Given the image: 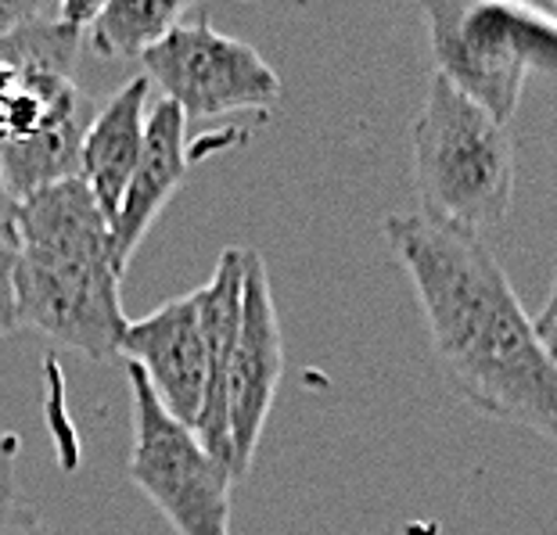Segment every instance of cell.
Segmentation results:
<instances>
[{
    "mask_svg": "<svg viewBox=\"0 0 557 535\" xmlns=\"http://www.w3.org/2000/svg\"><path fill=\"white\" fill-rule=\"evenodd\" d=\"M385 241L413 284L446 385L485 418L557 443V366L490 245L424 212L388 216Z\"/></svg>",
    "mask_w": 557,
    "mask_h": 535,
    "instance_id": "obj_1",
    "label": "cell"
},
{
    "mask_svg": "<svg viewBox=\"0 0 557 535\" xmlns=\"http://www.w3.org/2000/svg\"><path fill=\"white\" fill-rule=\"evenodd\" d=\"M18 324L87 360L120 356L129 316L112 263V227L83 181L51 184L15 206Z\"/></svg>",
    "mask_w": 557,
    "mask_h": 535,
    "instance_id": "obj_2",
    "label": "cell"
},
{
    "mask_svg": "<svg viewBox=\"0 0 557 535\" xmlns=\"http://www.w3.org/2000/svg\"><path fill=\"white\" fill-rule=\"evenodd\" d=\"M410 151L429 220L482 237L511 212L518 176L511 134L435 73L410 126Z\"/></svg>",
    "mask_w": 557,
    "mask_h": 535,
    "instance_id": "obj_3",
    "label": "cell"
},
{
    "mask_svg": "<svg viewBox=\"0 0 557 535\" xmlns=\"http://www.w3.org/2000/svg\"><path fill=\"white\" fill-rule=\"evenodd\" d=\"M126 374L134 407L129 482L162 510L176 535H231V468L209 457L191 427L162 410L137 366H126Z\"/></svg>",
    "mask_w": 557,
    "mask_h": 535,
    "instance_id": "obj_4",
    "label": "cell"
},
{
    "mask_svg": "<svg viewBox=\"0 0 557 535\" xmlns=\"http://www.w3.org/2000/svg\"><path fill=\"white\" fill-rule=\"evenodd\" d=\"M140 62L145 79L187 119L270 109L281 98L277 69L252 43L223 37L206 15L173 26Z\"/></svg>",
    "mask_w": 557,
    "mask_h": 535,
    "instance_id": "obj_5",
    "label": "cell"
},
{
    "mask_svg": "<svg viewBox=\"0 0 557 535\" xmlns=\"http://www.w3.org/2000/svg\"><path fill=\"white\" fill-rule=\"evenodd\" d=\"M424 26L435 76L496 123H511L532 62L529 29L518 11L504 4H429Z\"/></svg>",
    "mask_w": 557,
    "mask_h": 535,
    "instance_id": "obj_6",
    "label": "cell"
},
{
    "mask_svg": "<svg viewBox=\"0 0 557 535\" xmlns=\"http://www.w3.org/2000/svg\"><path fill=\"white\" fill-rule=\"evenodd\" d=\"M284 377V335L281 316L270 291V273L256 248H245V281H242V324L234 338L231 371H227V427L234 478L252 468V457L263 438L270 410Z\"/></svg>",
    "mask_w": 557,
    "mask_h": 535,
    "instance_id": "obj_7",
    "label": "cell"
},
{
    "mask_svg": "<svg viewBox=\"0 0 557 535\" xmlns=\"http://www.w3.org/2000/svg\"><path fill=\"white\" fill-rule=\"evenodd\" d=\"M126 366H137L162 410L184 427L198 424L206 396V345H201L195 291L129 320L120 341Z\"/></svg>",
    "mask_w": 557,
    "mask_h": 535,
    "instance_id": "obj_8",
    "label": "cell"
},
{
    "mask_svg": "<svg viewBox=\"0 0 557 535\" xmlns=\"http://www.w3.org/2000/svg\"><path fill=\"white\" fill-rule=\"evenodd\" d=\"M187 162H191V148H187V115L176 109L173 101H156V109L148 112L145 126V148H140V162L129 187L120 201V212L112 220V263L126 273L129 259L148 237L151 223L159 220L165 201L176 195V187L184 184Z\"/></svg>",
    "mask_w": 557,
    "mask_h": 535,
    "instance_id": "obj_9",
    "label": "cell"
},
{
    "mask_svg": "<svg viewBox=\"0 0 557 535\" xmlns=\"http://www.w3.org/2000/svg\"><path fill=\"white\" fill-rule=\"evenodd\" d=\"M242 281H245V248H223L209 284L195 288L201 345H206V396H201L195 435L209 457L227 463L231 474H234V457H231V427H227V371H231L234 338H238V324H242Z\"/></svg>",
    "mask_w": 557,
    "mask_h": 535,
    "instance_id": "obj_10",
    "label": "cell"
},
{
    "mask_svg": "<svg viewBox=\"0 0 557 535\" xmlns=\"http://www.w3.org/2000/svg\"><path fill=\"white\" fill-rule=\"evenodd\" d=\"M148 90L151 83L145 76L126 79L109 101L98 104L90 119V129L83 137L79 151V181L109 216V227L120 212V201L129 187L145 148V126H148Z\"/></svg>",
    "mask_w": 557,
    "mask_h": 535,
    "instance_id": "obj_11",
    "label": "cell"
},
{
    "mask_svg": "<svg viewBox=\"0 0 557 535\" xmlns=\"http://www.w3.org/2000/svg\"><path fill=\"white\" fill-rule=\"evenodd\" d=\"M94 112H98V104L76 90L44 129L26 140L0 145V176H4L11 198L22 201L51 184L79 181V151Z\"/></svg>",
    "mask_w": 557,
    "mask_h": 535,
    "instance_id": "obj_12",
    "label": "cell"
},
{
    "mask_svg": "<svg viewBox=\"0 0 557 535\" xmlns=\"http://www.w3.org/2000/svg\"><path fill=\"white\" fill-rule=\"evenodd\" d=\"M87 33L58 18V4L40 18L26 22L0 40V69H11L18 79H76V58Z\"/></svg>",
    "mask_w": 557,
    "mask_h": 535,
    "instance_id": "obj_13",
    "label": "cell"
},
{
    "mask_svg": "<svg viewBox=\"0 0 557 535\" xmlns=\"http://www.w3.org/2000/svg\"><path fill=\"white\" fill-rule=\"evenodd\" d=\"M191 4L181 0H109L94 18L90 47L101 58H140L173 26H181Z\"/></svg>",
    "mask_w": 557,
    "mask_h": 535,
    "instance_id": "obj_14",
    "label": "cell"
},
{
    "mask_svg": "<svg viewBox=\"0 0 557 535\" xmlns=\"http://www.w3.org/2000/svg\"><path fill=\"white\" fill-rule=\"evenodd\" d=\"M18 302H15V245L0 237V338L15 335Z\"/></svg>",
    "mask_w": 557,
    "mask_h": 535,
    "instance_id": "obj_15",
    "label": "cell"
},
{
    "mask_svg": "<svg viewBox=\"0 0 557 535\" xmlns=\"http://www.w3.org/2000/svg\"><path fill=\"white\" fill-rule=\"evenodd\" d=\"M0 535H54V532L44 525L37 510L15 496L8 503H0Z\"/></svg>",
    "mask_w": 557,
    "mask_h": 535,
    "instance_id": "obj_16",
    "label": "cell"
},
{
    "mask_svg": "<svg viewBox=\"0 0 557 535\" xmlns=\"http://www.w3.org/2000/svg\"><path fill=\"white\" fill-rule=\"evenodd\" d=\"M44 11H51V4H44V0H0V40L26 22L40 18Z\"/></svg>",
    "mask_w": 557,
    "mask_h": 535,
    "instance_id": "obj_17",
    "label": "cell"
},
{
    "mask_svg": "<svg viewBox=\"0 0 557 535\" xmlns=\"http://www.w3.org/2000/svg\"><path fill=\"white\" fill-rule=\"evenodd\" d=\"M532 327H536V338L543 345V352L550 356V363L557 366V277H554V288H550V299L543 302L540 316L532 320Z\"/></svg>",
    "mask_w": 557,
    "mask_h": 535,
    "instance_id": "obj_18",
    "label": "cell"
},
{
    "mask_svg": "<svg viewBox=\"0 0 557 535\" xmlns=\"http://www.w3.org/2000/svg\"><path fill=\"white\" fill-rule=\"evenodd\" d=\"M15 453H18L15 435L0 432V503L15 499Z\"/></svg>",
    "mask_w": 557,
    "mask_h": 535,
    "instance_id": "obj_19",
    "label": "cell"
},
{
    "mask_svg": "<svg viewBox=\"0 0 557 535\" xmlns=\"http://www.w3.org/2000/svg\"><path fill=\"white\" fill-rule=\"evenodd\" d=\"M18 87V76L11 69H0V145H4V126H8V104H11V94Z\"/></svg>",
    "mask_w": 557,
    "mask_h": 535,
    "instance_id": "obj_20",
    "label": "cell"
}]
</instances>
